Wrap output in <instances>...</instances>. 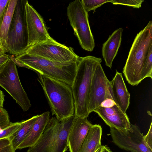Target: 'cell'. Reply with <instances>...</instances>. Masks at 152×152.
Returning a JSON list of instances; mask_svg holds the SVG:
<instances>
[{
    "instance_id": "obj_14",
    "label": "cell",
    "mask_w": 152,
    "mask_h": 152,
    "mask_svg": "<svg viewBox=\"0 0 152 152\" xmlns=\"http://www.w3.org/2000/svg\"><path fill=\"white\" fill-rule=\"evenodd\" d=\"M92 124L87 118L75 117L68 137L70 152H78Z\"/></svg>"
},
{
    "instance_id": "obj_27",
    "label": "cell",
    "mask_w": 152,
    "mask_h": 152,
    "mask_svg": "<svg viewBox=\"0 0 152 152\" xmlns=\"http://www.w3.org/2000/svg\"><path fill=\"white\" fill-rule=\"evenodd\" d=\"M152 122H151L149 130L146 135L144 136L145 142L147 146L152 150Z\"/></svg>"
},
{
    "instance_id": "obj_17",
    "label": "cell",
    "mask_w": 152,
    "mask_h": 152,
    "mask_svg": "<svg viewBox=\"0 0 152 152\" xmlns=\"http://www.w3.org/2000/svg\"><path fill=\"white\" fill-rule=\"evenodd\" d=\"M50 119V112H45L39 115L25 140L20 144L18 149L30 147L38 140L43 133Z\"/></svg>"
},
{
    "instance_id": "obj_21",
    "label": "cell",
    "mask_w": 152,
    "mask_h": 152,
    "mask_svg": "<svg viewBox=\"0 0 152 152\" xmlns=\"http://www.w3.org/2000/svg\"><path fill=\"white\" fill-rule=\"evenodd\" d=\"M152 46L150 48L141 71L142 80L147 77L152 79Z\"/></svg>"
},
{
    "instance_id": "obj_31",
    "label": "cell",
    "mask_w": 152,
    "mask_h": 152,
    "mask_svg": "<svg viewBox=\"0 0 152 152\" xmlns=\"http://www.w3.org/2000/svg\"><path fill=\"white\" fill-rule=\"evenodd\" d=\"M5 95L4 93L0 90V108H3Z\"/></svg>"
},
{
    "instance_id": "obj_34",
    "label": "cell",
    "mask_w": 152,
    "mask_h": 152,
    "mask_svg": "<svg viewBox=\"0 0 152 152\" xmlns=\"http://www.w3.org/2000/svg\"><path fill=\"white\" fill-rule=\"evenodd\" d=\"M101 146L96 152H102V147Z\"/></svg>"
},
{
    "instance_id": "obj_28",
    "label": "cell",
    "mask_w": 152,
    "mask_h": 152,
    "mask_svg": "<svg viewBox=\"0 0 152 152\" xmlns=\"http://www.w3.org/2000/svg\"><path fill=\"white\" fill-rule=\"evenodd\" d=\"M9 59V56L6 54L0 57V74L6 66Z\"/></svg>"
},
{
    "instance_id": "obj_18",
    "label": "cell",
    "mask_w": 152,
    "mask_h": 152,
    "mask_svg": "<svg viewBox=\"0 0 152 152\" xmlns=\"http://www.w3.org/2000/svg\"><path fill=\"white\" fill-rule=\"evenodd\" d=\"M102 128L99 124H92L78 152H96L101 146Z\"/></svg>"
},
{
    "instance_id": "obj_9",
    "label": "cell",
    "mask_w": 152,
    "mask_h": 152,
    "mask_svg": "<svg viewBox=\"0 0 152 152\" xmlns=\"http://www.w3.org/2000/svg\"><path fill=\"white\" fill-rule=\"evenodd\" d=\"M0 86L7 91L24 111L31 106L30 101L21 83L16 66L10 58L0 74Z\"/></svg>"
},
{
    "instance_id": "obj_4",
    "label": "cell",
    "mask_w": 152,
    "mask_h": 152,
    "mask_svg": "<svg viewBox=\"0 0 152 152\" xmlns=\"http://www.w3.org/2000/svg\"><path fill=\"white\" fill-rule=\"evenodd\" d=\"M152 46V21L136 36L130 48L123 72L131 85L137 86L142 80L141 71L151 47Z\"/></svg>"
},
{
    "instance_id": "obj_13",
    "label": "cell",
    "mask_w": 152,
    "mask_h": 152,
    "mask_svg": "<svg viewBox=\"0 0 152 152\" xmlns=\"http://www.w3.org/2000/svg\"><path fill=\"white\" fill-rule=\"evenodd\" d=\"M94 112L110 127L125 130L131 127V124L126 113L124 112L116 103L109 107L100 106Z\"/></svg>"
},
{
    "instance_id": "obj_30",
    "label": "cell",
    "mask_w": 152,
    "mask_h": 152,
    "mask_svg": "<svg viewBox=\"0 0 152 152\" xmlns=\"http://www.w3.org/2000/svg\"><path fill=\"white\" fill-rule=\"evenodd\" d=\"M0 152H15L10 144V145L6 146L0 149Z\"/></svg>"
},
{
    "instance_id": "obj_32",
    "label": "cell",
    "mask_w": 152,
    "mask_h": 152,
    "mask_svg": "<svg viewBox=\"0 0 152 152\" xmlns=\"http://www.w3.org/2000/svg\"><path fill=\"white\" fill-rule=\"evenodd\" d=\"M102 152H115L112 151L109 147L106 145H102Z\"/></svg>"
},
{
    "instance_id": "obj_3",
    "label": "cell",
    "mask_w": 152,
    "mask_h": 152,
    "mask_svg": "<svg viewBox=\"0 0 152 152\" xmlns=\"http://www.w3.org/2000/svg\"><path fill=\"white\" fill-rule=\"evenodd\" d=\"M75 115L60 121L56 117L50 118L37 142L27 152H65L68 148L69 135Z\"/></svg>"
},
{
    "instance_id": "obj_5",
    "label": "cell",
    "mask_w": 152,
    "mask_h": 152,
    "mask_svg": "<svg viewBox=\"0 0 152 152\" xmlns=\"http://www.w3.org/2000/svg\"><path fill=\"white\" fill-rule=\"evenodd\" d=\"M15 56L16 59L27 66L29 69L64 82L71 87L80 61L62 63L25 53Z\"/></svg>"
},
{
    "instance_id": "obj_10",
    "label": "cell",
    "mask_w": 152,
    "mask_h": 152,
    "mask_svg": "<svg viewBox=\"0 0 152 152\" xmlns=\"http://www.w3.org/2000/svg\"><path fill=\"white\" fill-rule=\"evenodd\" d=\"M110 128L112 142L120 148L131 152H152L137 125L131 124L129 129L125 130Z\"/></svg>"
},
{
    "instance_id": "obj_6",
    "label": "cell",
    "mask_w": 152,
    "mask_h": 152,
    "mask_svg": "<svg viewBox=\"0 0 152 152\" xmlns=\"http://www.w3.org/2000/svg\"><path fill=\"white\" fill-rule=\"evenodd\" d=\"M27 0H18L8 36L7 52L15 56L27 49L28 35L25 5Z\"/></svg>"
},
{
    "instance_id": "obj_33",
    "label": "cell",
    "mask_w": 152,
    "mask_h": 152,
    "mask_svg": "<svg viewBox=\"0 0 152 152\" xmlns=\"http://www.w3.org/2000/svg\"><path fill=\"white\" fill-rule=\"evenodd\" d=\"M6 53L2 45L0 44V54H5Z\"/></svg>"
},
{
    "instance_id": "obj_11",
    "label": "cell",
    "mask_w": 152,
    "mask_h": 152,
    "mask_svg": "<svg viewBox=\"0 0 152 152\" xmlns=\"http://www.w3.org/2000/svg\"><path fill=\"white\" fill-rule=\"evenodd\" d=\"M25 8L28 35L27 49L52 38L48 31L43 18L28 1Z\"/></svg>"
},
{
    "instance_id": "obj_7",
    "label": "cell",
    "mask_w": 152,
    "mask_h": 152,
    "mask_svg": "<svg viewBox=\"0 0 152 152\" xmlns=\"http://www.w3.org/2000/svg\"><path fill=\"white\" fill-rule=\"evenodd\" d=\"M67 16L82 48L92 51L95 43L88 20V15L81 0L70 2L67 7Z\"/></svg>"
},
{
    "instance_id": "obj_29",
    "label": "cell",
    "mask_w": 152,
    "mask_h": 152,
    "mask_svg": "<svg viewBox=\"0 0 152 152\" xmlns=\"http://www.w3.org/2000/svg\"><path fill=\"white\" fill-rule=\"evenodd\" d=\"M11 144L9 138H4L0 139V149L6 147Z\"/></svg>"
},
{
    "instance_id": "obj_2",
    "label": "cell",
    "mask_w": 152,
    "mask_h": 152,
    "mask_svg": "<svg viewBox=\"0 0 152 152\" xmlns=\"http://www.w3.org/2000/svg\"><path fill=\"white\" fill-rule=\"evenodd\" d=\"M52 115L60 121L74 115L72 88L65 83L37 73Z\"/></svg>"
},
{
    "instance_id": "obj_25",
    "label": "cell",
    "mask_w": 152,
    "mask_h": 152,
    "mask_svg": "<svg viewBox=\"0 0 152 152\" xmlns=\"http://www.w3.org/2000/svg\"><path fill=\"white\" fill-rule=\"evenodd\" d=\"M11 123L7 111L3 108H0V132L8 126Z\"/></svg>"
},
{
    "instance_id": "obj_16",
    "label": "cell",
    "mask_w": 152,
    "mask_h": 152,
    "mask_svg": "<svg viewBox=\"0 0 152 152\" xmlns=\"http://www.w3.org/2000/svg\"><path fill=\"white\" fill-rule=\"evenodd\" d=\"M123 29L115 31L102 45V53L106 65L111 68L113 61L121 45Z\"/></svg>"
},
{
    "instance_id": "obj_8",
    "label": "cell",
    "mask_w": 152,
    "mask_h": 152,
    "mask_svg": "<svg viewBox=\"0 0 152 152\" xmlns=\"http://www.w3.org/2000/svg\"><path fill=\"white\" fill-rule=\"evenodd\" d=\"M23 53L62 63L77 62L81 58L72 48L59 43L52 38L29 47Z\"/></svg>"
},
{
    "instance_id": "obj_22",
    "label": "cell",
    "mask_w": 152,
    "mask_h": 152,
    "mask_svg": "<svg viewBox=\"0 0 152 152\" xmlns=\"http://www.w3.org/2000/svg\"><path fill=\"white\" fill-rule=\"evenodd\" d=\"M81 1L84 9L88 13L91 10L95 12L97 8L105 3L110 2L111 0H82Z\"/></svg>"
},
{
    "instance_id": "obj_20",
    "label": "cell",
    "mask_w": 152,
    "mask_h": 152,
    "mask_svg": "<svg viewBox=\"0 0 152 152\" xmlns=\"http://www.w3.org/2000/svg\"><path fill=\"white\" fill-rule=\"evenodd\" d=\"M38 115L22 121L19 128L9 138L15 151L27 137Z\"/></svg>"
},
{
    "instance_id": "obj_12",
    "label": "cell",
    "mask_w": 152,
    "mask_h": 152,
    "mask_svg": "<svg viewBox=\"0 0 152 152\" xmlns=\"http://www.w3.org/2000/svg\"><path fill=\"white\" fill-rule=\"evenodd\" d=\"M109 83L101 64H99L93 74L90 88L88 107L89 114L100 106L105 99Z\"/></svg>"
},
{
    "instance_id": "obj_23",
    "label": "cell",
    "mask_w": 152,
    "mask_h": 152,
    "mask_svg": "<svg viewBox=\"0 0 152 152\" xmlns=\"http://www.w3.org/2000/svg\"><path fill=\"white\" fill-rule=\"evenodd\" d=\"M22 121L12 122L8 126L0 132V139L9 138L20 127Z\"/></svg>"
},
{
    "instance_id": "obj_1",
    "label": "cell",
    "mask_w": 152,
    "mask_h": 152,
    "mask_svg": "<svg viewBox=\"0 0 152 152\" xmlns=\"http://www.w3.org/2000/svg\"><path fill=\"white\" fill-rule=\"evenodd\" d=\"M101 58L92 56L81 57L71 87L75 117L87 118L88 98L92 77Z\"/></svg>"
},
{
    "instance_id": "obj_26",
    "label": "cell",
    "mask_w": 152,
    "mask_h": 152,
    "mask_svg": "<svg viewBox=\"0 0 152 152\" xmlns=\"http://www.w3.org/2000/svg\"><path fill=\"white\" fill-rule=\"evenodd\" d=\"M9 0H0V28Z\"/></svg>"
},
{
    "instance_id": "obj_19",
    "label": "cell",
    "mask_w": 152,
    "mask_h": 152,
    "mask_svg": "<svg viewBox=\"0 0 152 152\" xmlns=\"http://www.w3.org/2000/svg\"><path fill=\"white\" fill-rule=\"evenodd\" d=\"M18 0H9L0 28V40L7 52L8 32L13 17Z\"/></svg>"
},
{
    "instance_id": "obj_15",
    "label": "cell",
    "mask_w": 152,
    "mask_h": 152,
    "mask_svg": "<svg viewBox=\"0 0 152 152\" xmlns=\"http://www.w3.org/2000/svg\"><path fill=\"white\" fill-rule=\"evenodd\" d=\"M109 83L114 101L121 110L126 113L130 104V94L122 73L116 70L115 76Z\"/></svg>"
},
{
    "instance_id": "obj_35",
    "label": "cell",
    "mask_w": 152,
    "mask_h": 152,
    "mask_svg": "<svg viewBox=\"0 0 152 152\" xmlns=\"http://www.w3.org/2000/svg\"><path fill=\"white\" fill-rule=\"evenodd\" d=\"M4 55V54H0V57Z\"/></svg>"
},
{
    "instance_id": "obj_36",
    "label": "cell",
    "mask_w": 152,
    "mask_h": 152,
    "mask_svg": "<svg viewBox=\"0 0 152 152\" xmlns=\"http://www.w3.org/2000/svg\"><path fill=\"white\" fill-rule=\"evenodd\" d=\"M0 44L2 45V44H1V42L0 40Z\"/></svg>"
},
{
    "instance_id": "obj_24",
    "label": "cell",
    "mask_w": 152,
    "mask_h": 152,
    "mask_svg": "<svg viewBox=\"0 0 152 152\" xmlns=\"http://www.w3.org/2000/svg\"><path fill=\"white\" fill-rule=\"evenodd\" d=\"M143 1V0H111L110 2L115 5H122L139 8Z\"/></svg>"
}]
</instances>
